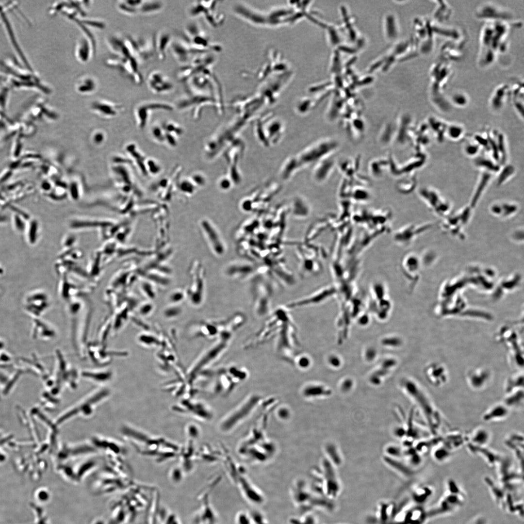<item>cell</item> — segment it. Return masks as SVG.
<instances>
[{
  "mask_svg": "<svg viewBox=\"0 0 524 524\" xmlns=\"http://www.w3.org/2000/svg\"><path fill=\"white\" fill-rule=\"evenodd\" d=\"M196 53H217L222 47L212 41L206 33L197 22L188 23L184 27L181 38Z\"/></svg>",
  "mask_w": 524,
  "mask_h": 524,
  "instance_id": "1",
  "label": "cell"
},
{
  "mask_svg": "<svg viewBox=\"0 0 524 524\" xmlns=\"http://www.w3.org/2000/svg\"><path fill=\"white\" fill-rule=\"evenodd\" d=\"M407 388L410 394L420 408L429 430L434 435L438 434L442 425V417L430 398L416 384L409 382Z\"/></svg>",
  "mask_w": 524,
  "mask_h": 524,
  "instance_id": "2",
  "label": "cell"
},
{
  "mask_svg": "<svg viewBox=\"0 0 524 524\" xmlns=\"http://www.w3.org/2000/svg\"><path fill=\"white\" fill-rule=\"evenodd\" d=\"M290 492L295 506L304 513L310 512L313 508H325L327 505L325 497L317 492H314L302 480L295 481Z\"/></svg>",
  "mask_w": 524,
  "mask_h": 524,
  "instance_id": "3",
  "label": "cell"
},
{
  "mask_svg": "<svg viewBox=\"0 0 524 524\" xmlns=\"http://www.w3.org/2000/svg\"><path fill=\"white\" fill-rule=\"evenodd\" d=\"M260 400V396L257 394L248 397L222 419L218 426L220 431L228 433L236 427L252 413Z\"/></svg>",
  "mask_w": 524,
  "mask_h": 524,
  "instance_id": "4",
  "label": "cell"
},
{
  "mask_svg": "<svg viewBox=\"0 0 524 524\" xmlns=\"http://www.w3.org/2000/svg\"><path fill=\"white\" fill-rule=\"evenodd\" d=\"M105 64L109 67L117 70L137 85H141L143 82L140 65L133 56L111 54L105 59Z\"/></svg>",
  "mask_w": 524,
  "mask_h": 524,
  "instance_id": "5",
  "label": "cell"
},
{
  "mask_svg": "<svg viewBox=\"0 0 524 524\" xmlns=\"http://www.w3.org/2000/svg\"><path fill=\"white\" fill-rule=\"evenodd\" d=\"M218 1L199 0L192 3L187 9V14L191 18L202 16L210 27L217 28L222 25L224 20L222 13L217 11Z\"/></svg>",
  "mask_w": 524,
  "mask_h": 524,
  "instance_id": "6",
  "label": "cell"
},
{
  "mask_svg": "<svg viewBox=\"0 0 524 524\" xmlns=\"http://www.w3.org/2000/svg\"><path fill=\"white\" fill-rule=\"evenodd\" d=\"M125 36L129 48L140 66L155 57L154 35L148 38Z\"/></svg>",
  "mask_w": 524,
  "mask_h": 524,
  "instance_id": "7",
  "label": "cell"
},
{
  "mask_svg": "<svg viewBox=\"0 0 524 524\" xmlns=\"http://www.w3.org/2000/svg\"><path fill=\"white\" fill-rule=\"evenodd\" d=\"M147 83L149 89L155 94L170 93L175 87L172 80L164 72L159 70H153L148 75Z\"/></svg>",
  "mask_w": 524,
  "mask_h": 524,
  "instance_id": "8",
  "label": "cell"
},
{
  "mask_svg": "<svg viewBox=\"0 0 524 524\" xmlns=\"http://www.w3.org/2000/svg\"><path fill=\"white\" fill-rule=\"evenodd\" d=\"M440 500L437 506L429 512L428 516H436L451 513L462 506L464 494L449 492Z\"/></svg>",
  "mask_w": 524,
  "mask_h": 524,
  "instance_id": "9",
  "label": "cell"
},
{
  "mask_svg": "<svg viewBox=\"0 0 524 524\" xmlns=\"http://www.w3.org/2000/svg\"><path fill=\"white\" fill-rule=\"evenodd\" d=\"M83 34V33H82ZM96 43L95 39L83 34L77 40L75 49L74 56L81 64L88 63L95 54Z\"/></svg>",
  "mask_w": 524,
  "mask_h": 524,
  "instance_id": "10",
  "label": "cell"
},
{
  "mask_svg": "<svg viewBox=\"0 0 524 524\" xmlns=\"http://www.w3.org/2000/svg\"><path fill=\"white\" fill-rule=\"evenodd\" d=\"M240 488L245 499L250 504L260 506L263 504L265 497L262 492L246 477H241Z\"/></svg>",
  "mask_w": 524,
  "mask_h": 524,
  "instance_id": "11",
  "label": "cell"
},
{
  "mask_svg": "<svg viewBox=\"0 0 524 524\" xmlns=\"http://www.w3.org/2000/svg\"><path fill=\"white\" fill-rule=\"evenodd\" d=\"M175 59L182 66L188 64L196 54L181 39L173 40L170 47Z\"/></svg>",
  "mask_w": 524,
  "mask_h": 524,
  "instance_id": "12",
  "label": "cell"
},
{
  "mask_svg": "<svg viewBox=\"0 0 524 524\" xmlns=\"http://www.w3.org/2000/svg\"><path fill=\"white\" fill-rule=\"evenodd\" d=\"M466 376L468 385L475 391L484 389L489 383L491 378L489 371L484 368L472 369L469 371Z\"/></svg>",
  "mask_w": 524,
  "mask_h": 524,
  "instance_id": "13",
  "label": "cell"
},
{
  "mask_svg": "<svg viewBox=\"0 0 524 524\" xmlns=\"http://www.w3.org/2000/svg\"><path fill=\"white\" fill-rule=\"evenodd\" d=\"M154 39L155 57L159 60L164 61L173 40L172 35L169 32L163 30L154 35Z\"/></svg>",
  "mask_w": 524,
  "mask_h": 524,
  "instance_id": "14",
  "label": "cell"
},
{
  "mask_svg": "<svg viewBox=\"0 0 524 524\" xmlns=\"http://www.w3.org/2000/svg\"><path fill=\"white\" fill-rule=\"evenodd\" d=\"M426 376L429 383L435 387L443 386L448 380L446 369L438 363L431 364L427 369Z\"/></svg>",
  "mask_w": 524,
  "mask_h": 524,
  "instance_id": "15",
  "label": "cell"
},
{
  "mask_svg": "<svg viewBox=\"0 0 524 524\" xmlns=\"http://www.w3.org/2000/svg\"><path fill=\"white\" fill-rule=\"evenodd\" d=\"M510 409L503 402L495 404L487 409L482 415L485 422L500 421L508 417Z\"/></svg>",
  "mask_w": 524,
  "mask_h": 524,
  "instance_id": "16",
  "label": "cell"
},
{
  "mask_svg": "<svg viewBox=\"0 0 524 524\" xmlns=\"http://www.w3.org/2000/svg\"><path fill=\"white\" fill-rule=\"evenodd\" d=\"M98 86L97 79L88 74L81 76L74 83V89L76 92L82 95L94 93L97 90Z\"/></svg>",
  "mask_w": 524,
  "mask_h": 524,
  "instance_id": "17",
  "label": "cell"
},
{
  "mask_svg": "<svg viewBox=\"0 0 524 524\" xmlns=\"http://www.w3.org/2000/svg\"><path fill=\"white\" fill-rule=\"evenodd\" d=\"M490 431L485 427L475 428L467 437V443L478 447L487 446L491 440Z\"/></svg>",
  "mask_w": 524,
  "mask_h": 524,
  "instance_id": "18",
  "label": "cell"
},
{
  "mask_svg": "<svg viewBox=\"0 0 524 524\" xmlns=\"http://www.w3.org/2000/svg\"><path fill=\"white\" fill-rule=\"evenodd\" d=\"M467 446L472 453L483 458L490 465H497L502 459L501 456L495 452L489 449L487 446L478 447L468 443Z\"/></svg>",
  "mask_w": 524,
  "mask_h": 524,
  "instance_id": "19",
  "label": "cell"
},
{
  "mask_svg": "<svg viewBox=\"0 0 524 524\" xmlns=\"http://www.w3.org/2000/svg\"><path fill=\"white\" fill-rule=\"evenodd\" d=\"M468 442L467 437L458 432H454L441 437V442L453 452L461 447Z\"/></svg>",
  "mask_w": 524,
  "mask_h": 524,
  "instance_id": "20",
  "label": "cell"
},
{
  "mask_svg": "<svg viewBox=\"0 0 524 524\" xmlns=\"http://www.w3.org/2000/svg\"><path fill=\"white\" fill-rule=\"evenodd\" d=\"M165 7V3L161 0H142L138 8V14L150 15L162 11Z\"/></svg>",
  "mask_w": 524,
  "mask_h": 524,
  "instance_id": "21",
  "label": "cell"
},
{
  "mask_svg": "<svg viewBox=\"0 0 524 524\" xmlns=\"http://www.w3.org/2000/svg\"><path fill=\"white\" fill-rule=\"evenodd\" d=\"M510 410L521 407L524 404V390L520 389L506 393L502 402Z\"/></svg>",
  "mask_w": 524,
  "mask_h": 524,
  "instance_id": "22",
  "label": "cell"
},
{
  "mask_svg": "<svg viewBox=\"0 0 524 524\" xmlns=\"http://www.w3.org/2000/svg\"><path fill=\"white\" fill-rule=\"evenodd\" d=\"M325 388L320 384L309 383L303 386L301 389L303 396L306 399H312L322 396L328 393Z\"/></svg>",
  "mask_w": 524,
  "mask_h": 524,
  "instance_id": "23",
  "label": "cell"
},
{
  "mask_svg": "<svg viewBox=\"0 0 524 524\" xmlns=\"http://www.w3.org/2000/svg\"><path fill=\"white\" fill-rule=\"evenodd\" d=\"M141 0H120L116 4L117 9L122 13L134 16L138 14V8L141 3Z\"/></svg>",
  "mask_w": 524,
  "mask_h": 524,
  "instance_id": "24",
  "label": "cell"
},
{
  "mask_svg": "<svg viewBox=\"0 0 524 524\" xmlns=\"http://www.w3.org/2000/svg\"><path fill=\"white\" fill-rule=\"evenodd\" d=\"M433 458L436 462L443 463L448 460L453 452L443 444L441 441L431 450Z\"/></svg>",
  "mask_w": 524,
  "mask_h": 524,
  "instance_id": "25",
  "label": "cell"
},
{
  "mask_svg": "<svg viewBox=\"0 0 524 524\" xmlns=\"http://www.w3.org/2000/svg\"><path fill=\"white\" fill-rule=\"evenodd\" d=\"M203 225L204 226V230L206 232L208 238L211 241V244L215 251L217 254H222L224 251V248L223 244L221 243L218 234L214 229H213L211 227V225L209 226V224L206 223L203 224Z\"/></svg>",
  "mask_w": 524,
  "mask_h": 524,
  "instance_id": "26",
  "label": "cell"
},
{
  "mask_svg": "<svg viewBox=\"0 0 524 524\" xmlns=\"http://www.w3.org/2000/svg\"><path fill=\"white\" fill-rule=\"evenodd\" d=\"M92 108L96 111L102 112L106 114H115L116 110L120 107L114 103H110L106 100H99L94 102L92 104Z\"/></svg>",
  "mask_w": 524,
  "mask_h": 524,
  "instance_id": "27",
  "label": "cell"
},
{
  "mask_svg": "<svg viewBox=\"0 0 524 524\" xmlns=\"http://www.w3.org/2000/svg\"><path fill=\"white\" fill-rule=\"evenodd\" d=\"M523 374L517 375L509 377L505 385L506 393L516 390L523 389Z\"/></svg>",
  "mask_w": 524,
  "mask_h": 524,
  "instance_id": "28",
  "label": "cell"
},
{
  "mask_svg": "<svg viewBox=\"0 0 524 524\" xmlns=\"http://www.w3.org/2000/svg\"><path fill=\"white\" fill-rule=\"evenodd\" d=\"M289 524H318L315 516L311 512L304 513L300 517H291L289 520Z\"/></svg>",
  "mask_w": 524,
  "mask_h": 524,
  "instance_id": "29",
  "label": "cell"
},
{
  "mask_svg": "<svg viewBox=\"0 0 524 524\" xmlns=\"http://www.w3.org/2000/svg\"><path fill=\"white\" fill-rule=\"evenodd\" d=\"M433 490L431 487L424 486L418 489L416 493H414V498L418 502H424L431 496Z\"/></svg>",
  "mask_w": 524,
  "mask_h": 524,
  "instance_id": "30",
  "label": "cell"
},
{
  "mask_svg": "<svg viewBox=\"0 0 524 524\" xmlns=\"http://www.w3.org/2000/svg\"><path fill=\"white\" fill-rule=\"evenodd\" d=\"M251 524H269L267 518L261 511L252 509L248 511Z\"/></svg>",
  "mask_w": 524,
  "mask_h": 524,
  "instance_id": "31",
  "label": "cell"
},
{
  "mask_svg": "<svg viewBox=\"0 0 524 524\" xmlns=\"http://www.w3.org/2000/svg\"><path fill=\"white\" fill-rule=\"evenodd\" d=\"M237 524H251L248 511H241L236 517Z\"/></svg>",
  "mask_w": 524,
  "mask_h": 524,
  "instance_id": "32",
  "label": "cell"
},
{
  "mask_svg": "<svg viewBox=\"0 0 524 524\" xmlns=\"http://www.w3.org/2000/svg\"><path fill=\"white\" fill-rule=\"evenodd\" d=\"M191 181L184 180L181 182L180 187L181 191L187 193H192L195 191V185Z\"/></svg>",
  "mask_w": 524,
  "mask_h": 524,
  "instance_id": "33",
  "label": "cell"
},
{
  "mask_svg": "<svg viewBox=\"0 0 524 524\" xmlns=\"http://www.w3.org/2000/svg\"><path fill=\"white\" fill-rule=\"evenodd\" d=\"M296 364L300 368H307L310 366L311 360L307 356L304 355L301 356L297 358Z\"/></svg>",
  "mask_w": 524,
  "mask_h": 524,
  "instance_id": "34",
  "label": "cell"
},
{
  "mask_svg": "<svg viewBox=\"0 0 524 524\" xmlns=\"http://www.w3.org/2000/svg\"><path fill=\"white\" fill-rule=\"evenodd\" d=\"M163 130L166 131L167 132L172 133L174 132L175 134L179 135L182 133V130L179 127L172 123H167L164 125Z\"/></svg>",
  "mask_w": 524,
  "mask_h": 524,
  "instance_id": "35",
  "label": "cell"
},
{
  "mask_svg": "<svg viewBox=\"0 0 524 524\" xmlns=\"http://www.w3.org/2000/svg\"><path fill=\"white\" fill-rule=\"evenodd\" d=\"M148 167L149 171L153 174H157L160 171V166L159 164L156 162L152 160H149L148 162Z\"/></svg>",
  "mask_w": 524,
  "mask_h": 524,
  "instance_id": "36",
  "label": "cell"
},
{
  "mask_svg": "<svg viewBox=\"0 0 524 524\" xmlns=\"http://www.w3.org/2000/svg\"><path fill=\"white\" fill-rule=\"evenodd\" d=\"M193 183H196L198 185H202L205 183V179L201 174H196L192 177Z\"/></svg>",
  "mask_w": 524,
  "mask_h": 524,
  "instance_id": "37",
  "label": "cell"
},
{
  "mask_svg": "<svg viewBox=\"0 0 524 524\" xmlns=\"http://www.w3.org/2000/svg\"><path fill=\"white\" fill-rule=\"evenodd\" d=\"M153 134L154 137L158 141H162L164 139V135L160 128L155 127L153 130Z\"/></svg>",
  "mask_w": 524,
  "mask_h": 524,
  "instance_id": "38",
  "label": "cell"
},
{
  "mask_svg": "<svg viewBox=\"0 0 524 524\" xmlns=\"http://www.w3.org/2000/svg\"><path fill=\"white\" fill-rule=\"evenodd\" d=\"M220 187L223 189H227L229 187L230 183L228 180L226 179H223L221 180L219 183Z\"/></svg>",
  "mask_w": 524,
  "mask_h": 524,
  "instance_id": "39",
  "label": "cell"
},
{
  "mask_svg": "<svg viewBox=\"0 0 524 524\" xmlns=\"http://www.w3.org/2000/svg\"><path fill=\"white\" fill-rule=\"evenodd\" d=\"M469 524H487V522L484 518L481 517L475 519Z\"/></svg>",
  "mask_w": 524,
  "mask_h": 524,
  "instance_id": "40",
  "label": "cell"
}]
</instances>
